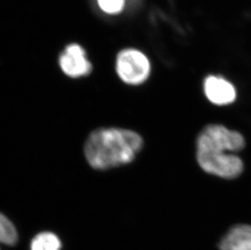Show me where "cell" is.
I'll return each mask as SVG.
<instances>
[{
    "label": "cell",
    "mask_w": 251,
    "mask_h": 250,
    "mask_svg": "<svg viewBox=\"0 0 251 250\" xmlns=\"http://www.w3.org/2000/svg\"><path fill=\"white\" fill-rule=\"evenodd\" d=\"M142 147V137L133 130L101 127L88 137L84 153L94 169L107 170L133 162Z\"/></svg>",
    "instance_id": "1"
},
{
    "label": "cell",
    "mask_w": 251,
    "mask_h": 250,
    "mask_svg": "<svg viewBox=\"0 0 251 250\" xmlns=\"http://www.w3.org/2000/svg\"><path fill=\"white\" fill-rule=\"evenodd\" d=\"M197 150L221 151L237 153L246 147L241 132L228 129L221 125H209L201 130L197 138Z\"/></svg>",
    "instance_id": "2"
},
{
    "label": "cell",
    "mask_w": 251,
    "mask_h": 250,
    "mask_svg": "<svg viewBox=\"0 0 251 250\" xmlns=\"http://www.w3.org/2000/svg\"><path fill=\"white\" fill-rule=\"evenodd\" d=\"M197 161L205 173L224 179H235L244 170L242 158L227 152L197 150Z\"/></svg>",
    "instance_id": "3"
},
{
    "label": "cell",
    "mask_w": 251,
    "mask_h": 250,
    "mask_svg": "<svg viewBox=\"0 0 251 250\" xmlns=\"http://www.w3.org/2000/svg\"><path fill=\"white\" fill-rule=\"evenodd\" d=\"M116 68L119 77L128 85H141L151 74L149 59L136 49L121 50L116 58Z\"/></svg>",
    "instance_id": "4"
},
{
    "label": "cell",
    "mask_w": 251,
    "mask_h": 250,
    "mask_svg": "<svg viewBox=\"0 0 251 250\" xmlns=\"http://www.w3.org/2000/svg\"><path fill=\"white\" fill-rule=\"evenodd\" d=\"M59 63L64 74L72 78L85 76L92 70L85 50L78 44L68 46L59 57Z\"/></svg>",
    "instance_id": "5"
},
{
    "label": "cell",
    "mask_w": 251,
    "mask_h": 250,
    "mask_svg": "<svg viewBox=\"0 0 251 250\" xmlns=\"http://www.w3.org/2000/svg\"><path fill=\"white\" fill-rule=\"evenodd\" d=\"M204 93L211 103L226 106L232 103L237 97L234 86L224 78L210 75L204 81Z\"/></svg>",
    "instance_id": "6"
},
{
    "label": "cell",
    "mask_w": 251,
    "mask_h": 250,
    "mask_svg": "<svg viewBox=\"0 0 251 250\" xmlns=\"http://www.w3.org/2000/svg\"><path fill=\"white\" fill-rule=\"evenodd\" d=\"M220 250H251V225L232 226L219 244Z\"/></svg>",
    "instance_id": "7"
},
{
    "label": "cell",
    "mask_w": 251,
    "mask_h": 250,
    "mask_svg": "<svg viewBox=\"0 0 251 250\" xmlns=\"http://www.w3.org/2000/svg\"><path fill=\"white\" fill-rule=\"evenodd\" d=\"M61 247L59 237L50 231H43L36 235L30 244V250H60Z\"/></svg>",
    "instance_id": "8"
},
{
    "label": "cell",
    "mask_w": 251,
    "mask_h": 250,
    "mask_svg": "<svg viewBox=\"0 0 251 250\" xmlns=\"http://www.w3.org/2000/svg\"><path fill=\"white\" fill-rule=\"evenodd\" d=\"M18 241V232L13 223L0 213V244L13 246Z\"/></svg>",
    "instance_id": "9"
},
{
    "label": "cell",
    "mask_w": 251,
    "mask_h": 250,
    "mask_svg": "<svg viewBox=\"0 0 251 250\" xmlns=\"http://www.w3.org/2000/svg\"><path fill=\"white\" fill-rule=\"evenodd\" d=\"M128 0H97L100 9L106 14L116 15L121 13L126 7Z\"/></svg>",
    "instance_id": "10"
},
{
    "label": "cell",
    "mask_w": 251,
    "mask_h": 250,
    "mask_svg": "<svg viewBox=\"0 0 251 250\" xmlns=\"http://www.w3.org/2000/svg\"><path fill=\"white\" fill-rule=\"evenodd\" d=\"M138 0H128V2H130L132 4H135L138 2Z\"/></svg>",
    "instance_id": "11"
}]
</instances>
